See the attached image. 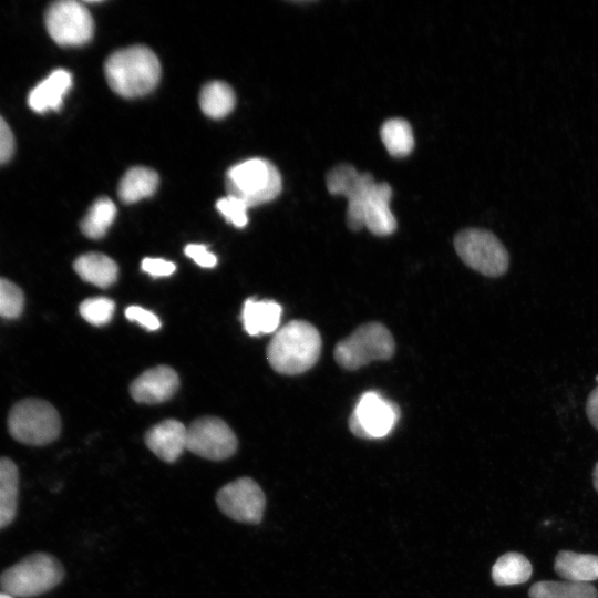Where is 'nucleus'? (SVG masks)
I'll return each instance as SVG.
<instances>
[{
  "mask_svg": "<svg viewBox=\"0 0 598 598\" xmlns=\"http://www.w3.org/2000/svg\"><path fill=\"white\" fill-rule=\"evenodd\" d=\"M281 313L282 308L276 301L249 298L245 301L241 311L244 329L250 336L276 332Z\"/></svg>",
  "mask_w": 598,
  "mask_h": 598,
  "instance_id": "17",
  "label": "nucleus"
},
{
  "mask_svg": "<svg viewBox=\"0 0 598 598\" xmlns=\"http://www.w3.org/2000/svg\"><path fill=\"white\" fill-rule=\"evenodd\" d=\"M179 379L174 369L158 365L144 371L130 386L132 398L138 403L156 404L168 400L178 389Z\"/></svg>",
  "mask_w": 598,
  "mask_h": 598,
  "instance_id": "13",
  "label": "nucleus"
},
{
  "mask_svg": "<svg viewBox=\"0 0 598 598\" xmlns=\"http://www.w3.org/2000/svg\"><path fill=\"white\" fill-rule=\"evenodd\" d=\"M400 416L398 405L374 391L362 394L350 415L349 429L362 439L386 436Z\"/></svg>",
  "mask_w": 598,
  "mask_h": 598,
  "instance_id": "10",
  "label": "nucleus"
},
{
  "mask_svg": "<svg viewBox=\"0 0 598 598\" xmlns=\"http://www.w3.org/2000/svg\"><path fill=\"white\" fill-rule=\"evenodd\" d=\"M141 268L152 277H167L174 274L176 266L174 262L162 258H144Z\"/></svg>",
  "mask_w": 598,
  "mask_h": 598,
  "instance_id": "32",
  "label": "nucleus"
},
{
  "mask_svg": "<svg viewBox=\"0 0 598 598\" xmlns=\"http://www.w3.org/2000/svg\"><path fill=\"white\" fill-rule=\"evenodd\" d=\"M586 414L592 426L598 430V385L587 398Z\"/></svg>",
  "mask_w": 598,
  "mask_h": 598,
  "instance_id": "34",
  "label": "nucleus"
},
{
  "mask_svg": "<svg viewBox=\"0 0 598 598\" xmlns=\"http://www.w3.org/2000/svg\"><path fill=\"white\" fill-rule=\"evenodd\" d=\"M116 215L114 203L107 197H101L93 203L81 221L82 233L91 238L103 237L113 224Z\"/></svg>",
  "mask_w": 598,
  "mask_h": 598,
  "instance_id": "26",
  "label": "nucleus"
},
{
  "mask_svg": "<svg viewBox=\"0 0 598 598\" xmlns=\"http://www.w3.org/2000/svg\"><path fill=\"white\" fill-rule=\"evenodd\" d=\"M184 252L203 268H213L217 264V257L205 245L189 244L185 247Z\"/></svg>",
  "mask_w": 598,
  "mask_h": 598,
  "instance_id": "31",
  "label": "nucleus"
},
{
  "mask_svg": "<svg viewBox=\"0 0 598 598\" xmlns=\"http://www.w3.org/2000/svg\"><path fill=\"white\" fill-rule=\"evenodd\" d=\"M391 332L381 323L360 326L334 349L337 363L347 370H357L374 360H386L394 352Z\"/></svg>",
  "mask_w": 598,
  "mask_h": 598,
  "instance_id": "7",
  "label": "nucleus"
},
{
  "mask_svg": "<svg viewBox=\"0 0 598 598\" xmlns=\"http://www.w3.org/2000/svg\"><path fill=\"white\" fill-rule=\"evenodd\" d=\"M8 430L16 441L41 446L59 436L61 420L51 403L41 399H24L11 408Z\"/></svg>",
  "mask_w": 598,
  "mask_h": 598,
  "instance_id": "5",
  "label": "nucleus"
},
{
  "mask_svg": "<svg viewBox=\"0 0 598 598\" xmlns=\"http://www.w3.org/2000/svg\"><path fill=\"white\" fill-rule=\"evenodd\" d=\"M530 598H598L597 589L588 582L544 580L529 588Z\"/></svg>",
  "mask_w": 598,
  "mask_h": 598,
  "instance_id": "25",
  "label": "nucleus"
},
{
  "mask_svg": "<svg viewBox=\"0 0 598 598\" xmlns=\"http://www.w3.org/2000/svg\"><path fill=\"white\" fill-rule=\"evenodd\" d=\"M226 189L249 208L276 198L281 190V176L271 162L249 158L228 169Z\"/></svg>",
  "mask_w": 598,
  "mask_h": 598,
  "instance_id": "4",
  "label": "nucleus"
},
{
  "mask_svg": "<svg viewBox=\"0 0 598 598\" xmlns=\"http://www.w3.org/2000/svg\"><path fill=\"white\" fill-rule=\"evenodd\" d=\"M532 564L519 553L501 556L492 567V578L496 585L512 586L526 582L532 576Z\"/></svg>",
  "mask_w": 598,
  "mask_h": 598,
  "instance_id": "22",
  "label": "nucleus"
},
{
  "mask_svg": "<svg viewBox=\"0 0 598 598\" xmlns=\"http://www.w3.org/2000/svg\"><path fill=\"white\" fill-rule=\"evenodd\" d=\"M0 598H14L4 591H0Z\"/></svg>",
  "mask_w": 598,
  "mask_h": 598,
  "instance_id": "36",
  "label": "nucleus"
},
{
  "mask_svg": "<svg viewBox=\"0 0 598 598\" xmlns=\"http://www.w3.org/2000/svg\"><path fill=\"white\" fill-rule=\"evenodd\" d=\"M14 151V137L7 124L0 115V164L8 162Z\"/></svg>",
  "mask_w": 598,
  "mask_h": 598,
  "instance_id": "33",
  "label": "nucleus"
},
{
  "mask_svg": "<svg viewBox=\"0 0 598 598\" xmlns=\"http://www.w3.org/2000/svg\"><path fill=\"white\" fill-rule=\"evenodd\" d=\"M392 188L385 183H375L363 208V227L377 236L395 231L396 219L390 208Z\"/></svg>",
  "mask_w": 598,
  "mask_h": 598,
  "instance_id": "15",
  "label": "nucleus"
},
{
  "mask_svg": "<svg viewBox=\"0 0 598 598\" xmlns=\"http://www.w3.org/2000/svg\"><path fill=\"white\" fill-rule=\"evenodd\" d=\"M238 446L234 431L223 420L206 416L194 421L187 427L186 450L212 461H223L233 456Z\"/></svg>",
  "mask_w": 598,
  "mask_h": 598,
  "instance_id": "11",
  "label": "nucleus"
},
{
  "mask_svg": "<svg viewBox=\"0 0 598 598\" xmlns=\"http://www.w3.org/2000/svg\"><path fill=\"white\" fill-rule=\"evenodd\" d=\"M145 444L162 461L174 463L186 450L187 427L177 420L162 421L146 432Z\"/></svg>",
  "mask_w": 598,
  "mask_h": 598,
  "instance_id": "14",
  "label": "nucleus"
},
{
  "mask_svg": "<svg viewBox=\"0 0 598 598\" xmlns=\"http://www.w3.org/2000/svg\"><path fill=\"white\" fill-rule=\"evenodd\" d=\"M375 183L370 173H360L350 164H340L327 174L328 192L348 199L347 224L350 229L363 228V208Z\"/></svg>",
  "mask_w": 598,
  "mask_h": 598,
  "instance_id": "9",
  "label": "nucleus"
},
{
  "mask_svg": "<svg viewBox=\"0 0 598 598\" xmlns=\"http://www.w3.org/2000/svg\"><path fill=\"white\" fill-rule=\"evenodd\" d=\"M592 481H594V486L596 491L598 492V463H596L592 471Z\"/></svg>",
  "mask_w": 598,
  "mask_h": 598,
  "instance_id": "35",
  "label": "nucleus"
},
{
  "mask_svg": "<svg viewBox=\"0 0 598 598\" xmlns=\"http://www.w3.org/2000/svg\"><path fill=\"white\" fill-rule=\"evenodd\" d=\"M321 352V337L309 322L293 320L278 329L267 347L271 368L288 375L311 369Z\"/></svg>",
  "mask_w": 598,
  "mask_h": 598,
  "instance_id": "1",
  "label": "nucleus"
},
{
  "mask_svg": "<svg viewBox=\"0 0 598 598\" xmlns=\"http://www.w3.org/2000/svg\"><path fill=\"white\" fill-rule=\"evenodd\" d=\"M23 305L22 290L12 281L0 277V317L8 319L19 317Z\"/></svg>",
  "mask_w": 598,
  "mask_h": 598,
  "instance_id": "28",
  "label": "nucleus"
},
{
  "mask_svg": "<svg viewBox=\"0 0 598 598\" xmlns=\"http://www.w3.org/2000/svg\"><path fill=\"white\" fill-rule=\"evenodd\" d=\"M199 105L202 111L212 118L225 117L235 106L234 91L224 82H209L200 91Z\"/></svg>",
  "mask_w": 598,
  "mask_h": 598,
  "instance_id": "24",
  "label": "nucleus"
},
{
  "mask_svg": "<svg viewBox=\"0 0 598 598\" xmlns=\"http://www.w3.org/2000/svg\"><path fill=\"white\" fill-rule=\"evenodd\" d=\"M63 576L59 560L49 554L35 553L6 569L0 576V587L14 598H30L51 590Z\"/></svg>",
  "mask_w": 598,
  "mask_h": 598,
  "instance_id": "3",
  "label": "nucleus"
},
{
  "mask_svg": "<svg viewBox=\"0 0 598 598\" xmlns=\"http://www.w3.org/2000/svg\"><path fill=\"white\" fill-rule=\"evenodd\" d=\"M71 85L72 75L69 71L54 70L30 91L28 104L37 113L56 111L61 107Z\"/></svg>",
  "mask_w": 598,
  "mask_h": 598,
  "instance_id": "16",
  "label": "nucleus"
},
{
  "mask_svg": "<svg viewBox=\"0 0 598 598\" xmlns=\"http://www.w3.org/2000/svg\"><path fill=\"white\" fill-rule=\"evenodd\" d=\"M115 303L105 297L89 298L81 302L80 315L84 320L94 326H104L113 317Z\"/></svg>",
  "mask_w": 598,
  "mask_h": 598,
  "instance_id": "27",
  "label": "nucleus"
},
{
  "mask_svg": "<svg viewBox=\"0 0 598 598\" xmlns=\"http://www.w3.org/2000/svg\"><path fill=\"white\" fill-rule=\"evenodd\" d=\"M158 185L157 174L146 167H132L122 177L117 194L122 202L132 204L151 196Z\"/></svg>",
  "mask_w": 598,
  "mask_h": 598,
  "instance_id": "21",
  "label": "nucleus"
},
{
  "mask_svg": "<svg viewBox=\"0 0 598 598\" xmlns=\"http://www.w3.org/2000/svg\"><path fill=\"white\" fill-rule=\"evenodd\" d=\"M216 207L224 218L234 226L243 228L247 225L248 206L239 198L227 195L216 203Z\"/></svg>",
  "mask_w": 598,
  "mask_h": 598,
  "instance_id": "29",
  "label": "nucleus"
},
{
  "mask_svg": "<svg viewBox=\"0 0 598 598\" xmlns=\"http://www.w3.org/2000/svg\"><path fill=\"white\" fill-rule=\"evenodd\" d=\"M73 268L84 281L100 288L112 286L118 276L116 262L100 252L81 255L74 261Z\"/></svg>",
  "mask_w": 598,
  "mask_h": 598,
  "instance_id": "19",
  "label": "nucleus"
},
{
  "mask_svg": "<svg viewBox=\"0 0 598 598\" xmlns=\"http://www.w3.org/2000/svg\"><path fill=\"white\" fill-rule=\"evenodd\" d=\"M554 569L565 580L589 584L598 579V556L561 550L555 558Z\"/></svg>",
  "mask_w": 598,
  "mask_h": 598,
  "instance_id": "18",
  "label": "nucleus"
},
{
  "mask_svg": "<svg viewBox=\"0 0 598 598\" xmlns=\"http://www.w3.org/2000/svg\"><path fill=\"white\" fill-rule=\"evenodd\" d=\"M380 137L393 157H405L413 151V131L404 118L395 117L385 121L381 126Z\"/></svg>",
  "mask_w": 598,
  "mask_h": 598,
  "instance_id": "23",
  "label": "nucleus"
},
{
  "mask_svg": "<svg viewBox=\"0 0 598 598\" xmlns=\"http://www.w3.org/2000/svg\"><path fill=\"white\" fill-rule=\"evenodd\" d=\"M19 473L17 465L0 457V529L9 525L17 513Z\"/></svg>",
  "mask_w": 598,
  "mask_h": 598,
  "instance_id": "20",
  "label": "nucleus"
},
{
  "mask_svg": "<svg viewBox=\"0 0 598 598\" xmlns=\"http://www.w3.org/2000/svg\"><path fill=\"white\" fill-rule=\"evenodd\" d=\"M104 72L115 93L124 97H137L155 89L161 76V65L152 50L134 45L111 54L105 61Z\"/></svg>",
  "mask_w": 598,
  "mask_h": 598,
  "instance_id": "2",
  "label": "nucleus"
},
{
  "mask_svg": "<svg viewBox=\"0 0 598 598\" xmlns=\"http://www.w3.org/2000/svg\"><path fill=\"white\" fill-rule=\"evenodd\" d=\"M125 316L128 320L134 321L151 331L157 330L161 327L158 317L140 306H130L126 308Z\"/></svg>",
  "mask_w": 598,
  "mask_h": 598,
  "instance_id": "30",
  "label": "nucleus"
},
{
  "mask_svg": "<svg viewBox=\"0 0 598 598\" xmlns=\"http://www.w3.org/2000/svg\"><path fill=\"white\" fill-rule=\"evenodd\" d=\"M454 247L465 265L486 277H501L508 270L509 254L491 231L468 228L460 231Z\"/></svg>",
  "mask_w": 598,
  "mask_h": 598,
  "instance_id": "6",
  "label": "nucleus"
},
{
  "mask_svg": "<svg viewBox=\"0 0 598 598\" xmlns=\"http://www.w3.org/2000/svg\"><path fill=\"white\" fill-rule=\"evenodd\" d=\"M216 503L227 517L240 523L258 524L264 516L266 497L252 478L239 477L217 492Z\"/></svg>",
  "mask_w": 598,
  "mask_h": 598,
  "instance_id": "12",
  "label": "nucleus"
},
{
  "mask_svg": "<svg viewBox=\"0 0 598 598\" xmlns=\"http://www.w3.org/2000/svg\"><path fill=\"white\" fill-rule=\"evenodd\" d=\"M44 22L49 35L60 45H82L93 35L91 13L81 2L74 0L52 3L45 11Z\"/></svg>",
  "mask_w": 598,
  "mask_h": 598,
  "instance_id": "8",
  "label": "nucleus"
}]
</instances>
